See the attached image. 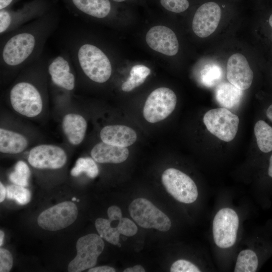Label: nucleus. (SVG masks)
Returning <instances> with one entry per match:
<instances>
[{
    "label": "nucleus",
    "instance_id": "nucleus-1",
    "mask_svg": "<svg viewBox=\"0 0 272 272\" xmlns=\"http://www.w3.org/2000/svg\"><path fill=\"white\" fill-rule=\"evenodd\" d=\"M56 22H31L6 34L1 43V64L9 69L18 68L37 60Z\"/></svg>",
    "mask_w": 272,
    "mask_h": 272
},
{
    "label": "nucleus",
    "instance_id": "nucleus-2",
    "mask_svg": "<svg viewBox=\"0 0 272 272\" xmlns=\"http://www.w3.org/2000/svg\"><path fill=\"white\" fill-rule=\"evenodd\" d=\"M74 63L91 80L98 83L107 81L112 73V66L107 55L98 47L78 42L73 49Z\"/></svg>",
    "mask_w": 272,
    "mask_h": 272
},
{
    "label": "nucleus",
    "instance_id": "nucleus-3",
    "mask_svg": "<svg viewBox=\"0 0 272 272\" xmlns=\"http://www.w3.org/2000/svg\"><path fill=\"white\" fill-rule=\"evenodd\" d=\"M240 226L237 212L230 207L219 209L212 222V235L216 246L222 250H228L236 244Z\"/></svg>",
    "mask_w": 272,
    "mask_h": 272
},
{
    "label": "nucleus",
    "instance_id": "nucleus-4",
    "mask_svg": "<svg viewBox=\"0 0 272 272\" xmlns=\"http://www.w3.org/2000/svg\"><path fill=\"white\" fill-rule=\"evenodd\" d=\"M108 219L98 218L95 227L100 236L113 245L119 242L120 234L131 237L138 231L136 225L127 218L122 217L120 209L116 206L110 207L107 210Z\"/></svg>",
    "mask_w": 272,
    "mask_h": 272
},
{
    "label": "nucleus",
    "instance_id": "nucleus-5",
    "mask_svg": "<svg viewBox=\"0 0 272 272\" xmlns=\"http://www.w3.org/2000/svg\"><path fill=\"white\" fill-rule=\"evenodd\" d=\"M130 216L140 227L166 232L171 226L170 219L151 201L144 198L133 200L129 205Z\"/></svg>",
    "mask_w": 272,
    "mask_h": 272
},
{
    "label": "nucleus",
    "instance_id": "nucleus-6",
    "mask_svg": "<svg viewBox=\"0 0 272 272\" xmlns=\"http://www.w3.org/2000/svg\"><path fill=\"white\" fill-rule=\"evenodd\" d=\"M10 99L14 109L27 117H35L42 111L41 94L30 82L22 81L14 85L10 92Z\"/></svg>",
    "mask_w": 272,
    "mask_h": 272
},
{
    "label": "nucleus",
    "instance_id": "nucleus-7",
    "mask_svg": "<svg viewBox=\"0 0 272 272\" xmlns=\"http://www.w3.org/2000/svg\"><path fill=\"white\" fill-rule=\"evenodd\" d=\"M203 122L211 133L220 140L229 142L237 133L239 119L229 109L219 108L207 111L203 116Z\"/></svg>",
    "mask_w": 272,
    "mask_h": 272
},
{
    "label": "nucleus",
    "instance_id": "nucleus-8",
    "mask_svg": "<svg viewBox=\"0 0 272 272\" xmlns=\"http://www.w3.org/2000/svg\"><path fill=\"white\" fill-rule=\"evenodd\" d=\"M162 182L166 191L178 201L191 203L198 197V189L194 181L177 169L165 170L162 175Z\"/></svg>",
    "mask_w": 272,
    "mask_h": 272
},
{
    "label": "nucleus",
    "instance_id": "nucleus-9",
    "mask_svg": "<svg viewBox=\"0 0 272 272\" xmlns=\"http://www.w3.org/2000/svg\"><path fill=\"white\" fill-rule=\"evenodd\" d=\"M102 238L96 234L80 238L76 244L77 255L69 264L68 271L81 272L94 267L104 248Z\"/></svg>",
    "mask_w": 272,
    "mask_h": 272
},
{
    "label": "nucleus",
    "instance_id": "nucleus-10",
    "mask_svg": "<svg viewBox=\"0 0 272 272\" xmlns=\"http://www.w3.org/2000/svg\"><path fill=\"white\" fill-rule=\"evenodd\" d=\"M177 102L175 93L166 87L154 90L147 99L143 115L150 123H156L167 118L174 110Z\"/></svg>",
    "mask_w": 272,
    "mask_h": 272
},
{
    "label": "nucleus",
    "instance_id": "nucleus-11",
    "mask_svg": "<svg viewBox=\"0 0 272 272\" xmlns=\"http://www.w3.org/2000/svg\"><path fill=\"white\" fill-rule=\"evenodd\" d=\"M78 215V208L74 203L64 201L42 212L38 216L37 223L43 229L55 231L72 224Z\"/></svg>",
    "mask_w": 272,
    "mask_h": 272
},
{
    "label": "nucleus",
    "instance_id": "nucleus-12",
    "mask_svg": "<svg viewBox=\"0 0 272 272\" xmlns=\"http://www.w3.org/2000/svg\"><path fill=\"white\" fill-rule=\"evenodd\" d=\"M66 155L61 148L52 145H41L32 148L29 153L28 162L38 169H58L64 166Z\"/></svg>",
    "mask_w": 272,
    "mask_h": 272
},
{
    "label": "nucleus",
    "instance_id": "nucleus-13",
    "mask_svg": "<svg viewBox=\"0 0 272 272\" xmlns=\"http://www.w3.org/2000/svg\"><path fill=\"white\" fill-rule=\"evenodd\" d=\"M221 17L220 6L215 2H207L196 10L192 20L194 33L199 37L206 38L217 29Z\"/></svg>",
    "mask_w": 272,
    "mask_h": 272
},
{
    "label": "nucleus",
    "instance_id": "nucleus-14",
    "mask_svg": "<svg viewBox=\"0 0 272 272\" xmlns=\"http://www.w3.org/2000/svg\"><path fill=\"white\" fill-rule=\"evenodd\" d=\"M146 40L152 49L168 56L176 54L179 43L174 32L164 26L152 27L147 32Z\"/></svg>",
    "mask_w": 272,
    "mask_h": 272
},
{
    "label": "nucleus",
    "instance_id": "nucleus-15",
    "mask_svg": "<svg viewBox=\"0 0 272 272\" xmlns=\"http://www.w3.org/2000/svg\"><path fill=\"white\" fill-rule=\"evenodd\" d=\"M227 78L229 83L241 90H245L251 86L253 72L243 55L235 53L229 58Z\"/></svg>",
    "mask_w": 272,
    "mask_h": 272
},
{
    "label": "nucleus",
    "instance_id": "nucleus-16",
    "mask_svg": "<svg viewBox=\"0 0 272 272\" xmlns=\"http://www.w3.org/2000/svg\"><path fill=\"white\" fill-rule=\"evenodd\" d=\"M48 63V72L52 82L66 90H73L75 86V77L72 72L71 60L66 55H58Z\"/></svg>",
    "mask_w": 272,
    "mask_h": 272
},
{
    "label": "nucleus",
    "instance_id": "nucleus-17",
    "mask_svg": "<svg viewBox=\"0 0 272 272\" xmlns=\"http://www.w3.org/2000/svg\"><path fill=\"white\" fill-rule=\"evenodd\" d=\"M100 135L104 143L123 147L132 145L137 138L133 129L122 125L106 126L101 129Z\"/></svg>",
    "mask_w": 272,
    "mask_h": 272
},
{
    "label": "nucleus",
    "instance_id": "nucleus-18",
    "mask_svg": "<svg viewBox=\"0 0 272 272\" xmlns=\"http://www.w3.org/2000/svg\"><path fill=\"white\" fill-rule=\"evenodd\" d=\"M129 155L126 147L100 142L92 149L91 155L96 162L101 163H120L125 161Z\"/></svg>",
    "mask_w": 272,
    "mask_h": 272
},
{
    "label": "nucleus",
    "instance_id": "nucleus-19",
    "mask_svg": "<svg viewBox=\"0 0 272 272\" xmlns=\"http://www.w3.org/2000/svg\"><path fill=\"white\" fill-rule=\"evenodd\" d=\"M87 127L85 119L77 114L65 115L62 122V130L69 142L73 145H79L83 141Z\"/></svg>",
    "mask_w": 272,
    "mask_h": 272
},
{
    "label": "nucleus",
    "instance_id": "nucleus-20",
    "mask_svg": "<svg viewBox=\"0 0 272 272\" xmlns=\"http://www.w3.org/2000/svg\"><path fill=\"white\" fill-rule=\"evenodd\" d=\"M27 146V140L24 135L8 129H0L1 152L17 154L23 152Z\"/></svg>",
    "mask_w": 272,
    "mask_h": 272
},
{
    "label": "nucleus",
    "instance_id": "nucleus-21",
    "mask_svg": "<svg viewBox=\"0 0 272 272\" xmlns=\"http://www.w3.org/2000/svg\"><path fill=\"white\" fill-rule=\"evenodd\" d=\"M242 94V90L230 83L219 84L216 90L217 101L221 106L228 109L237 106L241 100Z\"/></svg>",
    "mask_w": 272,
    "mask_h": 272
},
{
    "label": "nucleus",
    "instance_id": "nucleus-22",
    "mask_svg": "<svg viewBox=\"0 0 272 272\" xmlns=\"http://www.w3.org/2000/svg\"><path fill=\"white\" fill-rule=\"evenodd\" d=\"M72 1L80 11L95 18H104L111 11V4L109 0Z\"/></svg>",
    "mask_w": 272,
    "mask_h": 272
},
{
    "label": "nucleus",
    "instance_id": "nucleus-23",
    "mask_svg": "<svg viewBox=\"0 0 272 272\" xmlns=\"http://www.w3.org/2000/svg\"><path fill=\"white\" fill-rule=\"evenodd\" d=\"M257 147L264 154L272 153V126L265 120L260 119L254 127Z\"/></svg>",
    "mask_w": 272,
    "mask_h": 272
},
{
    "label": "nucleus",
    "instance_id": "nucleus-24",
    "mask_svg": "<svg viewBox=\"0 0 272 272\" xmlns=\"http://www.w3.org/2000/svg\"><path fill=\"white\" fill-rule=\"evenodd\" d=\"M258 259L256 252L251 249H244L238 253L234 268L235 272H255L257 270Z\"/></svg>",
    "mask_w": 272,
    "mask_h": 272
},
{
    "label": "nucleus",
    "instance_id": "nucleus-25",
    "mask_svg": "<svg viewBox=\"0 0 272 272\" xmlns=\"http://www.w3.org/2000/svg\"><path fill=\"white\" fill-rule=\"evenodd\" d=\"M151 73L150 69L142 64L133 66L130 72V76L121 86L124 92H129L142 85Z\"/></svg>",
    "mask_w": 272,
    "mask_h": 272
},
{
    "label": "nucleus",
    "instance_id": "nucleus-26",
    "mask_svg": "<svg viewBox=\"0 0 272 272\" xmlns=\"http://www.w3.org/2000/svg\"><path fill=\"white\" fill-rule=\"evenodd\" d=\"M83 172L91 178H95L98 175L99 169L93 159L89 157L79 158L71 170V174L77 177Z\"/></svg>",
    "mask_w": 272,
    "mask_h": 272
},
{
    "label": "nucleus",
    "instance_id": "nucleus-27",
    "mask_svg": "<svg viewBox=\"0 0 272 272\" xmlns=\"http://www.w3.org/2000/svg\"><path fill=\"white\" fill-rule=\"evenodd\" d=\"M31 172L29 167L22 161H19L16 164L14 171L9 175V179L15 184L26 186L28 184Z\"/></svg>",
    "mask_w": 272,
    "mask_h": 272
},
{
    "label": "nucleus",
    "instance_id": "nucleus-28",
    "mask_svg": "<svg viewBox=\"0 0 272 272\" xmlns=\"http://www.w3.org/2000/svg\"><path fill=\"white\" fill-rule=\"evenodd\" d=\"M6 189L7 198L15 200L19 205H26L31 199L30 191L23 186L11 185L8 186Z\"/></svg>",
    "mask_w": 272,
    "mask_h": 272
},
{
    "label": "nucleus",
    "instance_id": "nucleus-29",
    "mask_svg": "<svg viewBox=\"0 0 272 272\" xmlns=\"http://www.w3.org/2000/svg\"><path fill=\"white\" fill-rule=\"evenodd\" d=\"M222 75V70L219 66L208 64L200 73V80L205 86L211 87L220 80Z\"/></svg>",
    "mask_w": 272,
    "mask_h": 272
},
{
    "label": "nucleus",
    "instance_id": "nucleus-30",
    "mask_svg": "<svg viewBox=\"0 0 272 272\" xmlns=\"http://www.w3.org/2000/svg\"><path fill=\"white\" fill-rule=\"evenodd\" d=\"M171 272H199L200 269L192 262L185 259H179L174 262L170 267Z\"/></svg>",
    "mask_w": 272,
    "mask_h": 272
},
{
    "label": "nucleus",
    "instance_id": "nucleus-31",
    "mask_svg": "<svg viewBox=\"0 0 272 272\" xmlns=\"http://www.w3.org/2000/svg\"><path fill=\"white\" fill-rule=\"evenodd\" d=\"M162 6L166 10L174 13H181L189 7L187 0H160Z\"/></svg>",
    "mask_w": 272,
    "mask_h": 272
},
{
    "label": "nucleus",
    "instance_id": "nucleus-32",
    "mask_svg": "<svg viewBox=\"0 0 272 272\" xmlns=\"http://www.w3.org/2000/svg\"><path fill=\"white\" fill-rule=\"evenodd\" d=\"M13 263V258L10 251L6 249H0V271L9 272Z\"/></svg>",
    "mask_w": 272,
    "mask_h": 272
},
{
    "label": "nucleus",
    "instance_id": "nucleus-33",
    "mask_svg": "<svg viewBox=\"0 0 272 272\" xmlns=\"http://www.w3.org/2000/svg\"><path fill=\"white\" fill-rule=\"evenodd\" d=\"M115 269L108 266H101L91 267L88 270V272H115Z\"/></svg>",
    "mask_w": 272,
    "mask_h": 272
},
{
    "label": "nucleus",
    "instance_id": "nucleus-34",
    "mask_svg": "<svg viewBox=\"0 0 272 272\" xmlns=\"http://www.w3.org/2000/svg\"><path fill=\"white\" fill-rule=\"evenodd\" d=\"M124 272H145L144 268L141 265H136L133 267L125 268Z\"/></svg>",
    "mask_w": 272,
    "mask_h": 272
},
{
    "label": "nucleus",
    "instance_id": "nucleus-35",
    "mask_svg": "<svg viewBox=\"0 0 272 272\" xmlns=\"http://www.w3.org/2000/svg\"><path fill=\"white\" fill-rule=\"evenodd\" d=\"M264 114L268 121L272 124V102L265 108Z\"/></svg>",
    "mask_w": 272,
    "mask_h": 272
},
{
    "label": "nucleus",
    "instance_id": "nucleus-36",
    "mask_svg": "<svg viewBox=\"0 0 272 272\" xmlns=\"http://www.w3.org/2000/svg\"><path fill=\"white\" fill-rule=\"evenodd\" d=\"M7 195V189L2 184L0 183V202H3Z\"/></svg>",
    "mask_w": 272,
    "mask_h": 272
},
{
    "label": "nucleus",
    "instance_id": "nucleus-37",
    "mask_svg": "<svg viewBox=\"0 0 272 272\" xmlns=\"http://www.w3.org/2000/svg\"><path fill=\"white\" fill-rule=\"evenodd\" d=\"M267 174L269 178H272V153L270 155L268 158Z\"/></svg>",
    "mask_w": 272,
    "mask_h": 272
},
{
    "label": "nucleus",
    "instance_id": "nucleus-38",
    "mask_svg": "<svg viewBox=\"0 0 272 272\" xmlns=\"http://www.w3.org/2000/svg\"><path fill=\"white\" fill-rule=\"evenodd\" d=\"M13 1V0H0V10L6 8Z\"/></svg>",
    "mask_w": 272,
    "mask_h": 272
},
{
    "label": "nucleus",
    "instance_id": "nucleus-39",
    "mask_svg": "<svg viewBox=\"0 0 272 272\" xmlns=\"http://www.w3.org/2000/svg\"><path fill=\"white\" fill-rule=\"evenodd\" d=\"M267 23L269 27L270 28L271 33H270V39L272 43V13L270 14L267 19Z\"/></svg>",
    "mask_w": 272,
    "mask_h": 272
},
{
    "label": "nucleus",
    "instance_id": "nucleus-40",
    "mask_svg": "<svg viewBox=\"0 0 272 272\" xmlns=\"http://www.w3.org/2000/svg\"><path fill=\"white\" fill-rule=\"evenodd\" d=\"M5 236V233L2 231H0V246H1L3 244V240Z\"/></svg>",
    "mask_w": 272,
    "mask_h": 272
},
{
    "label": "nucleus",
    "instance_id": "nucleus-41",
    "mask_svg": "<svg viewBox=\"0 0 272 272\" xmlns=\"http://www.w3.org/2000/svg\"><path fill=\"white\" fill-rule=\"evenodd\" d=\"M115 2H123V1H124L125 0H113Z\"/></svg>",
    "mask_w": 272,
    "mask_h": 272
},
{
    "label": "nucleus",
    "instance_id": "nucleus-42",
    "mask_svg": "<svg viewBox=\"0 0 272 272\" xmlns=\"http://www.w3.org/2000/svg\"><path fill=\"white\" fill-rule=\"evenodd\" d=\"M76 200V198L75 197H74L72 198L73 201H75Z\"/></svg>",
    "mask_w": 272,
    "mask_h": 272
}]
</instances>
